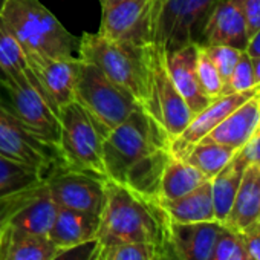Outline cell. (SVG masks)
I'll return each mask as SVG.
<instances>
[{"label": "cell", "mask_w": 260, "mask_h": 260, "mask_svg": "<svg viewBox=\"0 0 260 260\" xmlns=\"http://www.w3.org/2000/svg\"><path fill=\"white\" fill-rule=\"evenodd\" d=\"M4 2H5V0H0V8H2V5H4Z\"/></svg>", "instance_id": "cell-42"}, {"label": "cell", "mask_w": 260, "mask_h": 260, "mask_svg": "<svg viewBox=\"0 0 260 260\" xmlns=\"http://www.w3.org/2000/svg\"><path fill=\"white\" fill-rule=\"evenodd\" d=\"M260 220V169L257 164H248L234 202L223 225L240 233Z\"/></svg>", "instance_id": "cell-19"}, {"label": "cell", "mask_w": 260, "mask_h": 260, "mask_svg": "<svg viewBox=\"0 0 260 260\" xmlns=\"http://www.w3.org/2000/svg\"><path fill=\"white\" fill-rule=\"evenodd\" d=\"M152 43L134 45L106 39L98 32L78 37V58L96 66L109 80L130 93L153 118L152 106Z\"/></svg>", "instance_id": "cell-3"}, {"label": "cell", "mask_w": 260, "mask_h": 260, "mask_svg": "<svg viewBox=\"0 0 260 260\" xmlns=\"http://www.w3.org/2000/svg\"><path fill=\"white\" fill-rule=\"evenodd\" d=\"M196 74H198V80H199V86L202 92L210 100H214L223 93V81L202 45H198Z\"/></svg>", "instance_id": "cell-30"}, {"label": "cell", "mask_w": 260, "mask_h": 260, "mask_svg": "<svg viewBox=\"0 0 260 260\" xmlns=\"http://www.w3.org/2000/svg\"><path fill=\"white\" fill-rule=\"evenodd\" d=\"M220 0H149L150 40L164 52L201 45L204 28Z\"/></svg>", "instance_id": "cell-5"}, {"label": "cell", "mask_w": 260, "mask_h": 260, "mask_svg": "<svg viewBox=\"0 0 260 260\" xmlns=\"http://www.w3.org/2000/svg\"><path fill=\"white\" fill-rule=\"evenodd\" d=\"M104 260H169L167 255L150 243H115L101 246Z\"/></svg>", "instance_id": "cell-29"}, {"label": "cell", "mask_w": 260, "mask_h": 260, "mask_svg": "<svg viewBox=\"0 0 260 260\" xmlns=\"http://www.w3.org/2000/svg\"><path fill=\"white\" fill-rule=\"evenodd\" d=\"M246 166H248V162L243 159V156L237 150L234 153V156L231 158V161L216 176H213L210 179L216 220L220 223H223L225 219L228 217V213L234 202V198L239 190V185H240V181H242Z\"/></svg>", "instance_id": "cell-25"}, {"label": "cell", "mask_w": 260, "mask_h": 260, "mask_svg": "<svg viewBox=\"0 0 260 260\" xmlns=\"http://www.w3.org/2000/svg\"><path fill=\"white\" fill-rule=\"evenodd\" d=\"M260 125V90L231 112L207 135L213 141L239 150Z\"/></svg>", "instance_id": "cell-18"}, {"label": "cell", "mask_w": 260, "mask_h": 260, "mask_svg": "<svg viewBox=\"0 0 260 260\" xmlns=\"http://www.w3.org/2000/svg\"><path fill=\"white\" fill-rule=\"evenodd\" d=\"M260 90L258 87H254L251 90L245 92H234V93H226L214 98L205 109H202L199 113H196L188 125L185 127L184 132L173 138L170 141V153L178 156L181 155L187 147L191 144L198 143L204 137H207L211 130L219 125L231 112H234L240 104H243L246 100H249L255 92Z\"/></svg>", "instance_id": "cell-14"}, {"label": "cell", "mask_w": 260, "mask_h": 260, "mask_svg": "<svg viewBox=\"0 0 260 260\" xmlns=\"http://www.w3.org/2000/svg\"><path fill=\"white\" fill-rule=\"evenodd\" d=\"M240 155L248 164H257L260 161V132H257L239 149Z\"/></svg>", "instance_id": "cell-38"}, {"label": "cell", "mask_w": 260, "mask_h": 260, "mask_svg": "<svg viewBox=\"0 0 260 260\" xmlns=\"http://www.w3.org/2000/svg\"><path fill=\"white\" fill-rule=\"evenodd\" d=\"M58 251L48 236L22 234L8 225L0 236V260H51Z\"/></svg>", "instance_id": "cell-23"}, {"label": "cell", "mask_w": 260, "mask_h": 260, "mask_svg": "<svg viewBox=\"0 0 260 260\" xmlns=\"http://www.w3.org/2000/svg\"><path fill=\"white\" fill-rule=\"evenodd\" d=\"M101 252V245L96 239L89 242L60 249L51 260H98Z\"/></svg>", "instance_id": "cell-35"}, {"label": "cell", "mask_w": 260, "mask_h": 260, "mask_svg": "<svg viewBox=\"0 0 260 260\" xmlns=\"http://www.w3.org/2000/svg\"><path fill=\"white\" fill-rule=\"evenodd\" d=\"M45 182L40 184V185H36V187H31V188H26V190H22V191H17V193H13L10 196H5V198H0V236H2L4 230L7 228L10 219L23 207L26 205L31 199H34L43 188Z\"/></svg>", "instance_id": "cell-33"}, {"label": "cell", "mask_w": 260, "mask_h": 260, "mask_svg": "<svg viewBox=\"0 0 260 260\" xmlns=\"http://www.w3.org/2000/svg\"><path fill=\"white\" fill-rule=\"evenodd\" d=\"M98 260H104V258L101 257V252H100V257H98Z\"/></svg>", "instance_id": "cell-43"}, {"label": "cell", "mask_w": 260, "mask_h": 260, "mask_svg": "<svg viewBox=\"0 0 260 260\" xmlns=\"http://www.w3.org/2000/svg\"><path fill=\"white\" fill-rule=\"evenodd\" d=\"M225 225L211 222L175 223L170 226L172 260H211Z\"/></svg>", "instance_id": "cell-15"}, {"label": "cell", "mask_w": 260, "mask_h": 260, "mask_svg": "<svg viewBox=\"0 0 260 260\" xmlns=\"http://www.w3.org/2000/svg\"><path fill=\"white\" fill-rule=\"evenodd\" d=\"M0 17L23 54L74 57L78 49V37L71 34L40 0H5Z\"/></svg>", "instance_id": "cell-4"}, {"label": "cell", "mask_w": 260, "mask_h": 260, "mask_svg": "<svg viewBox=\"0 0 260 260\" xmlns=\"http://www.w3.org/2000/svg\"><path fill=\"white\" fill-rule=\"evenodd\" d=\"M169 219L175 223H196V222H211L216 220L211 182L207 179L198 188L190 193L173 199L159 201Z\"/></svg>", "instance_id": "cell-21"}, {"label": "cell", "mask_w": 260, "mask_h": 260, "mask_svg": "<svg viewBox=\"0 0 260 260\" xmlns=\"http://www.w3.org/2000/svg\"><path fill=\"white\" fill-rule=\"evenodd\" d=\"M96 32L122 43H152L149 0H121L101 5V23Z\"/></svg>", "instance_id": "cell-13"}, {"label": "cell", "mask_w": 260, "mask_h": 260, "mask_svg": "<svg viewBox=\"0 0 260 260\" xmlns=\"http://www.w3.org/2000/svg\"><path fill=\"white\" fill-rule=\"evenodd\" d=\"M57 211L58 205L49 196L46 185H43L42 191L10 219L8 226L22 234L48 236L54 225Z\"/></svg>", "instance_id": "cell-22"}, {"label": "cell", "mask_w": 260, "mask_h": 260, "mask_svg": "<svg viewBox=\"0 0 260 260\" xmlns=\"http://www.w3.org/2000/svg\"><path fill=\"white\" fill-rule=\"evenodd\" d=\"M254 87H258V84H255L254 80V72H252V60L251 57L243 51L236 68L233 69L225 87H223V93H234V92H245V90H251Z\"/></svg>", "instance_id": "cell-31"}, {"label": "cell", "mask_w": 260, "mask_h": 260, "mask_svg": "<svg viewBox=\"0 0 260 260\" xmlns=\"http://www.w3.org/2000/svg\"><path fill=\"white\" fill-rule=\"evenodd\" d=\"M106 178L60 166L45 179V185L58 207L101 216L106 201Z\"/></svg>", "instance_id": "cell-12"}, {"label": "cell", "mask_w": 260, "mask_h": 260, "mask_svg": "<svg viewBox=\"0 0 260 260\" xmlns=\"http://www.w3.org/2000/svg\"><path fill=\"white\" fill-rule=\"evenodd\" d=\"M115 2H121V0H103L101 5H106V4H115Z\"/></svg>", "instance_id": "cell-41"}, {"label": "cell", "mask_w": 260, "mask_h": 260, "mask_svg": "<svg viewBox=\"0 0 260 260\" xmlns=\"http://www.w3.org/2000/svg\"><path fill=\"white\" fill-rule=\"evenodd\" d=\"M25 60L29 80L57 115L64 106L75 101V75L78 57H46L40 54H25Z\"/></svg>", "instance_id": "cell-10"}, {"label": "cell", "mask_w": 260, "mask_h": 260, "mask_svg": "<svg viewBox=\"0 0 260 260\" xmlns=\"http://www.w3.org/2000/svg\"><path fill=\"white\" fill-rule=\"evenodd\" d=\"M251 60H252V72H254L255 84L260 86V55H258V57H254V58H251Z\"/></svg>", "instance_id": "cell-40"}, {"label": "cell", "mask_w": 260, "mask_h": 260, "mask_svg": "<svg viewBox=\"0 0 260 260\" xmlns=\"http://www.w3.org/2000/svg\"><path fill=\"white\" fill-rule=\"evenodd\" d=\"M211 260H252V258L246 252L239 234L225 226V230L222 231L217 240Z\"/></svg>", "instance_id": "cell-34"}, {"label": "cell", "mask_w": 260, "mask_h": 260, "mask_svg": "<svg viewBox=\"0 0 260 260\" xmlns=\"http://www.w3.org/2000/svg\"><path fill=\"white\" fill-rule=\"evenodd\" d=\"M45 179L39 170L0 155V198L40 185Z\"/></svg>", "instance_id": "cell-27"}, {"label": "cell", "mask_w": 260, "mask_h": 260, "mask_svg": "<svg viewBox=\"0 0 260 260\" xmlns=\"http://www.w3.org/2000/svg\"><path fill=\"white\" fill-rule=\"evenodd\" d=\"M150 52L153 118L164 128V132L172 141L184 132L193 118V113L169 75V71L166 68L164 51L152 43Z\"/></svg>", "instance_id": "cell-11"}, {"label": "cell", "mask_w": 260, "mask_h": 260, "mask_svg": "<svg viewBox=\"0 0 260 260\" xmlns=\"http://www.w3.org/2000/svg\"><path fill=\"white\" fill-rule=\"evenodd\" d=\"M205 52L208 54V57L211 58L213 64L216 66L222 81H223V87L233 72V69L236 68L240 55L243 51L236 49L233 46H226V45H211V46H205L202 45Z\"/></svg>", "instance_id": "cell-32"}, {"label": "cell", "mask_w": 260, "mask_h": 260, "mask_svg": "<svg viewBox=\"0 0 260 260\" xmlns=\"http://www.w3.org/2000/svg\"><path fill=\"white\" fill-rule=\"evenodd\" d=\"M236 152L237 150L230 146L204 137L198 143L187 147L181 155H178V158L187 161L188 164L196 167L205 178L211 179L231 161Z\"/></svg>", "instance_id": "cell-26"}, {"label": "cell", "mask_w": 260, "mask_h": 260, "mask_svg": "<svg viewBox=\"0 0 260 260\" xmlns=\"http://www.w3.org/2000/svg\"><path fill=\"white\" fill-rule=\"evenodd\" d=\"M0 155L39 170L45 178L61 166L58 149L34 137L5 107L2 100H0Z\"/></svg>", "instance_id": "cell-9"}, {"label": "cell", "mask_w": 260, "mask_h": 260, "mask_svg": "<svg viewBox=\"0 0 260 260\" xmlns=\"http://www.w3.org/2000/svg\"><path fill=\"white\" fill-rule=\"evenodd\" d=\"M248 40L260 29V0H242Z\"/></svg>", "instance_id": "cell-37"}, {"label": "cell", "mask_w": 260, "mask_h": 260, "mask_svg": "<svg viewBox=\"0 0 260 260\" xmlns=\"http://www.w3.org/2000/svg\"><path fill=\"white\" fill-rule=\"evenodd\" d=\"M237 234L249 257L252 260H260V220Z\"/></svg>", "instance_id": "cell-36"}, {"label": "cell", "mask_w": 260, "mask_h": 260, "mask_svg": "<svg viewBox=\"0 0 260 260\" xmlns=\"http://www.w3.org/2000/svg\"><path fill=\"white\" fill-rule=\"evenodd\" d=\"M0 100L34 137L57 147L60 138L58 115L32 84L26 71L20 75L0 78Z\"/></svg>", "instance_id": "cell-8"}, {"label": "cell", "mask_w": 260, "mask_h": 260, "mask_svg": "<svg viewBox=\"0 0 260 260\" xmlns=\"http://www.w3.org/2000/svg\"><path fill=\"white\" fill-rule=\"evenodd\" d=\"M198 45H185L172 52H164L166 68L176 89L185 100L193 116L205 109L213 100H210L201 89L196 74Z\"/></svg>", "instance_id": "cell-17"}, {"label": "cell", "mask_w": 260, "mask_h": 260, "mask_svg": "<svg viewBox=\"0 0 260 260\" xmlns=\"http://www.w3.org/2000/svg\"><path fill=\"white\" fill-rule=\"evenodd\" d=\"M257 166H258V169H260V161H258V162H257Z\"/></svg>", "instance_id": "cell-44"}, {"label": "cell", "mask_w": 260, "mask_h": 260, "mask_svg": "<svg viewBox=\"0 0 260 260\" xmlns=\"http://www.w3.org/2000/svg\"><path fill=\"white\" fill-rule=\"evenodd\" d=\"M201 45H226L240 51L246 49L248 36L242 0H220L204 28Z\"/></svg>", "instance_id": "cell-16"}, {"label": "cell", "mask_w": 260, "mask_h": 260, "mask_svg": "<svg viewBox=\"0 0 260 260\" xmlns=\"http://www.w3.org/2000/svg\"><path fill=\"white\" fill-rule=\"evenodd\" d=\"M75 101L90 115L103 137L137 110H143L132 95L81 58L77 61Z\"/></svg>", "instance_id": "cell-6"}, {"label": "cell", "mask_w": 260, "mask_h": 260, "mask_svg": "<svg viewBox=\"0 0 260 260\" xmlns=\"http://www.w3.org/2000/svg\"><path fill=\"white\" fill-rule=\"evenodd\" d=\"M170 138L144 110H137L103 138L107 179L158 199L159 179L170 158Z\"/></svg>", "instance_id": "cell-1"}, {"label": "cell", "mask_w": 260, "mask_h": 260, "mask_svg": "<svg viewBox=\"0 0 260 260\" xmlns=\"http://www.w3.org/2000/svg\"><path fill=\"white\" fill-rule=\"evenodd\" d=\"M172 220L158 199L106 181V201L100 216L96 240L101 246L115 243H150L170 257Z\"/></svg>", "instance_id": "cell-2"}, {"label": "cell", "mask_w": 260, "mask_h": 260, "mask_svg": "<svg viewBox=\"0 0 260 260\" xmlns=\"http://www.w3.org/2000/svg\"><path fill=\"white\" fill-rule=\"evenodd\" d=\"M58 121L57 149L61 166L107 179L103 162L104 137L90 115L77 101H72L60 110Z\"/></svg>", "instance_id": "cell-7"}, {"label": "cell", "mask_w": 260, "mask_h": 260, "mask_svg": "<svg viewBox=\"0 0 260 260\" xmlns=\"http://www.w3.org/2000/svg\"><path fill=\"white\" fill-rule=\"evenodd\" d=\"M100 216L58 207L54 225L48 234L58 249L71 248L92 239H96Z\"/></svg>", "instance_id": "cell-20"}, {"label": "cell", "mask_w": 260, "mask_h": 260, "mask_svg": "<svg viewBox=\"0 0 260 260\" xmlns=\"http://www.w3.org/2000/svg\"><path fill=\"white\" fill-rule=\"evenodd\" d=\"M25 71V54L4 19L0 17V78L20 75Z\"/></svg>", "instance_id": "cell-28"}, {"label": "cell", "mask_w": 260, "mask_h": 260, "mask_svg": "<svg viewBox=\"0 0 260 260\" xmlns=\"http://www.w3.org/2000/svg\"><path fill=\"white\" fill-rule=\"evenodd\" d=\"M258 132H260V125H258Z\"/></svg>", "instance_id": "cell-46"}, {"label": "cell", "mask_w": 260, "mask_h": 260, "mask_svg": "<svg viewBox=\"0 0 260 260\" xmlns=\"http://www.w3.org/2000/svg\"><path fill=\"white\" fill-rule=\"evenodd\" d=\"M98 2H100V5H101V4H103V0H98Z\"/></svg>", "instance_id": "cell-45"}, {"label": "cell", "mask_w": 260, "mask_h": 260, "mask_svg": "<svg viewBox=\"0 0 260 260\" xmlns=\"http://www.w3.org/2000/svg\"><path fill=\"white\" fill-rule=\"evenodd\" d=\"M208 178H205L196 167L175 155H170L159 179L158 201L178 199L198 188Z\"/></svg>", "instance_id": "cell-24"}, {"label": "cell", "mask_w": 260, "mask_h": 260, "mask_svg": "<svg viewBox=\"0 0 260 260\" xmlns=\"http://www.w3.org/2000/svg\"><path fill=\"white\" fill-rule=\"evenodd\" d=\"M245 52H246L251 58L260 55V29L248 40V45H246Z\"/></svg>", "instance_id": "cell-39"}]
</instances>
